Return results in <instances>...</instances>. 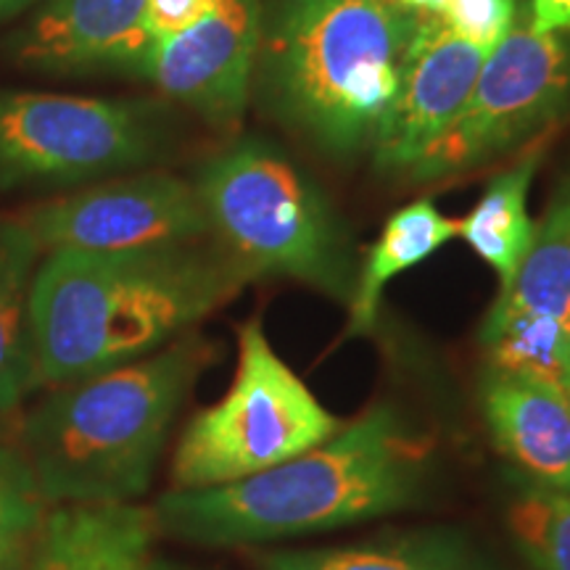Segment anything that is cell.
<instances>
[{"label":"cell","instance_id":"e0dca14e","mask_svg":"<svg viewBox=\"0 0 570 570\" xmlns=\"http://www.w3.org/2000/svg\"><path fill=\"white\" fill-rule=\"evenodd\" d=\"M547 323L570 331V185L537 223L533 244L512 281L499 288L481 331Z\"/></svg>","mask_w":570,"mask_h":570},{"label":"cell","instance_id":"484cf974","mask_svg":"<svg viewBox=\"0 0 570 570\" xmlns=\"http://www.w3.org/2000/svg\"><path fill=\"white\" fill-rule=\"evenodd\" d=\"M40 0H0V24L21 17L24 11H32Z\"/></svg>","mask_w":570,"mask_h":570},{"label":"cell","instance_id":"5bb4252c","mask_svg":"<svg viewBox=\"0 0 570 570\" xmlns=\"http://www.w3.org/2000/svg\"><path fill=\"white\" fill-rule=\"evenodd\" d=\"M151 510L138 504H56L27 554V570H156Z\"/></svg>","mask_w":570,"mask_h":570},{"label":"cell","instance_id":"603a6c76","mask_svg":"<svg viewBox=\"0 0 570 570\" xmlns=\"http://www.w3.org/2000/svg\"><path fill=\"white\" fill-rule=\"evenodd\" d=\"M214 0H146V32L151 42L177 35L198 21Z\"/></svg>","mask_w":570,"mask_h":570},{"label":"cell","instance_id":"7402d4cb","mask_svg":"<svg viewBox=\"0 0 570 570\" xmlns=\"http://www.w3.org/2000/svg\"><path fill=\"white\" fill-rule=\"evenodd\" d=\"M520 0H446L441 21L458 38L491 51L515 24Z\"/></svg>","mask_w":570,"mask_h":570},{"label":"cell","instance_id":"cb8c5ba5","mask_svg":"<svg viewBox=\"0 0 570 570\" xmlns=\"http://www.w3.org/2000/svg\"><path fill=\"white\" fill-rule=\"evenodd\" d=\"M531 27L544 35L570 32V0H529L525 3Z\"/></svg>","mask_w":570,"mask_h":570},{"label":"cell","instance_id":"5b68a950","mask_svg":"<svg viewBox=\"0 0 570 570\" xmlns=\"http://www.w3.org/2000/svg\"><path fill=\"white\" fill-rule=\"evenodd\" d=\"M194 188L212 240L244 273L288 277L333 302H352V235L323 190L294 161L259 140H238L198 169Z\"/></svg>","mask_w":570,"mask_h":570},{"label":"cell","instance_id":"83f0119b","mask_svg":"<svg viewBox=\"0 0 570 570\" xmlns=\"http://www.w3.org/2000/svg\"><path fill=\"white\" fill-rule=\"evenodd\" d=\"M566 391H568V399H570V373H568V383H566Z\"/></svg>","mask_w":570,"mask_h":570},{"label":"cell","instance_id":"3957f363","mask_svg":"<svg viewBox=\"0 0 570 570\" xmlns=\"http://www.w3.org/2000/svg\"><path fill=\"white\" fill-rule=\"evenodd\" d=\"M217 356L188 331L154 354L56 386L27 412L19 446L56 504H127L151 487L185 399Z\"/></svg>","mask_w":570,"mask_h":570},{"label":"cell","instance_id":"30bf717a","mask_svg":"<svg viewBox=\"0 0 570 570\" xmlns=\"http://www.w3.org/2000/svg\"><path fill=\"white\" fill-rule=\"evenodd\" d=\"M262 0H214L202 19L156 40L135 75L217 130H233L254 88Z\"/></svg>","mask_w":570,"mask_h":570},{"label":"cell","instance_id":"52a82bcc","mask_svg":"<svg viewBox=\"0 0 570 570\" xmlns=\"http://www.w3.org/2000/svg\"><path fill=\"white\" fill-rule=\"evenodd\" d=\"M164 148L167 127L146 104L0 90V194L111 180Z\"/></svg>","mask_w":570,"mask_h":570},{"label":"cell","instance_id":"2e32d148","mask_svg":"<svg viewBox=\"0 0 570 570\" xmlns=\"http://www.w3.org/2000/svg\"><path fill=\"white\" fill-rule=\"evenodd\" d=\"M458 227L460 219L441 214L431 198H420L399 209L356 265V285L348 302L344 338L367 336L381 317L383 294L391 281L417 267L420 262L431 259L441 246L458 238Z\"/></svg>","mask_w":570,"mask_h":570},{"label":"cell","instance_id":"6da1fadb","mask_svg":"<svg viewBox=\"0 0 570 570\" xmlns=\"http://www.w3.org/2000/svg\"><path fill=\"white\" fill-rule=\"evenodd\" d=\"M433 473L431 436L394 402H375L294 460L223 487L169 489L151 515L156 533L190 544H267L417 508Z\"/></svg>","mask_w":570,"mask_h":570},{"label":"cell","instance_id":"7a4b0ae2","mask_svg":"<svg viewBox=\"0 0 570 570\" xmlns=\"http://www.w3.org/2000/svg\"><path fill=\"white\" fill-rule=\"evenodd\" d=\"M252 283L214 240L42 254L30 296L40 386L154 354Z\"/></svg>","mask_w":570,"mask_h":570},{"label":"cell","instance_id":"277c9868","mask_svg":"<svg viewBox=\"0 0 570 570\" xmlns=\"http://www.w3.org/2000/svg\"><path fill=\"white\" fill-rule=\"evenodd\" d=\"M417 30L394 0H265L254 82L285 125L348 159L373 148Z\"/></svg>","mask_w":570,"mask_h":570},{"label":"cell","instance_id":"ba28073f","mask_svg":"<svg viewBox=\"0 0 570 570\" xmlns=\"http://www.w3.org/2000/svg\"><path fill=\"white\" fill-rule=\"evenodd\" d=\"M570 111V40L531 27L525 3L512 30L491 48L473 92L452 125L404 175L436 183L502 159Z\"/></svg>","mask_w":570,"mask_h":570},{"label":"cell","instance_id":"9c48e42d","mask_svg":"<svg viewBox=\"0 0 570 570\" xmlns=\"http://www.w3.org/2000/svg\"><path fill=\"white\" fill-rule=\"evenodd\" d=\"M48 252H135L209 240L194 183L169 173L119 175L61 194L21 217Z\"/></svg>","mask_w":570,"mask_h":570},{"label":"cell","instance_id":"44dd1931","mask_svg":"<svg viewBox=\"0 0 570 570\" xmlns=\"http://www.w3.org/2000/svg\"><path fill=\"white\" fill-rule=\"evenodd\" d=\"M48 508L21 446L0 439V550H30Z\"/></svg>","mask_w":570,"mask_h":570},{"label":"cell","instance_id":"9a60e30c","mask_svg":"<svg viewBox=\"0 0 570 570\" xmlns=\"http://www.w3.org/2000/svg\"><path fill=\"white\" fill-rule=\"evenodd\" d=\"M259 570H497L468 533L449 525L389 531L338 547L273 550L256 558Z\"/></svg>","mask_w":570,"mask_h":570},{"label":"cell","instance_id":"d4e9b609","mask_svg":"<svg viewBox=\"0 0 570 570\" xmlns=\"http://www.w3.org/2000/svg\"><path fill=\"white\" fill-rule=\"evenodd\" d=\"M394 3L399 6V9L415 13V17L420 19H439L441 13H444V6L446 0H394Z\"/></svg>","mask_w":570,"mask_h":570},{"label":"cell","instance_id":"ac0fdd59","mask_svg":"<svg viewBox=\"0 0 570 570\" xmlns=\"http://www.w3.org/2000/svg\"><path fill=\"white\" fill-rule=\"evenodd\" d=\"M42 248L21 217L0 214V415H11L40 386L30 296Z\"/></svg>","mask_w":570,"mask_h":570},{"label":"cell","instance_id":"8992f818","mask_svg":"<svg viewBox=\"0 0 570 570\" xmlns=\"http://www.w3.org/2000/svg\"><path fill=\"white\" fill-rule=\"evenodd\" d=\"M281 360L259 317L238 327V362L223 399L196 412L173 454V489H212L309 452L341 431Z\"/></svg>","mask_w":570,"mask_h":570},{"label":"cell","instance_id":"4fadbf2b","mask_svg":"<svg viewBox=\"0 0 570 570\" xmlns=\"http://www.w3.org/2000/svg\"><path fill=\"white\" fill-rule=\"evenodd\" d=\"M491 444L518 479L570 491V399L541 377L487 365L479 386Z\"/></svg>","mask_w":570,"mask_h":570},{"label":"cell","instance_id":"7c38bea8","mask_svg":"<svg viewBox=\"0 0 570 570\" xmlns=\"http://www.w3.org/2000/svg\"><path fill=\"white\" fill-rule=\"evenodd\" d=\"M154 42L146 32V0H40L11 35V59L46 75L130 71Z\"/></svg>","mask_w":570,"mask_h":570},{"label":"cell","instance_id":"ffe728a7","mask_svg":"<svg viewBox=\"0 0 570 570\" xmlns=\"http://www.w3.org/2000/svg\"><path fill=\"white\" fill-rule=\"evenodd\" d=\"M508 523L533 570H570V491L518 479L508 502Z\"/></svg>","mask_w":570,"mask_h":570},{"label":"cell","instance_id":"8fae6325","mask_svg":"<svg viewBox=\"0 0 570 570\" xmlns=\"http://www.w3.org/2000/svg\"><path fill=\"white\" fill-rule=\"evenodd\" d=\"M487 56L489 51L449 32L441 19H420L402 80L370 148L377 173H410L465 106Z\"/></svg>","mask_w":570,"mask_h":570},{"label":"cell","instance_id":"4316f807","mask_svg":"<svg viewBox=\"0 0 570 570\" xmlns=\"http://www.w3.org/2000/svg\"><path fill=\"white\" fill-rule=\"evenodd\" d=\"M27 554L30 550H0V570H27Z\"/></svg>","mask_w":570,"mask_h":570},{"label":"cell","instance_id":"f1b7e54d","mask_svg":"<svg viewBox=\"0 0 570 570\" xmlns=\"http://www.w3.org/2000/svg\"><path fill=\"white\" fill-rule=\"evenodd\" d=\"M156 570H175V568H161V566H156Z\"/></svg>","mask_w":570,"mask_h":570},{"label":"cell","instance_id":"d6986e66","mask_svg":"<svg viewBox=\"0 0 570 570\" xmlns=\"http://www.w3.org/2000/svg\"><path fill=\"white\" fill-rule=\"evenodd\" d=\"M539 161L541 151L531 148L510 169L491 177L479 204L465 219H460L458 238L465 240L470 252L494 269L499 288L512 281L533 244L537 219L529 214V190Z\"/></svg>","mask_w":570,"mask_h":570}]
</instances>
